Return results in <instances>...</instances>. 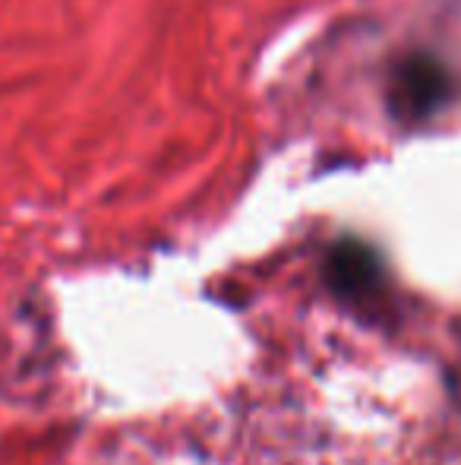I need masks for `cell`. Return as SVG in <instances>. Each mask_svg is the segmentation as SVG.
Segmentation results:
<instances>
[{
	"label": "cell",
	"mask_w": 461,
	"mask_h": 465,
	"mask_svg": "<svg viewBox=\"0 0 461 465\" xmlns=\"http://www.w3.org/2000/svg\"><path fill=\"white\" fill-rule=\"evenodd\" d=\"M325 282L338 298H370L383 288V260L370 244L344 238L325 257Z\"/></svg>",
	"instance_id": "obj_2"
},
{
	"label": "cell",
	"mask_w": 461,
	"mask_h": 465,
	"mask_svg": "<svg viewBox=\"0 0 461 465\" xmlns=\"http://www.w3.org/2000/svg\"><path fill=\"white\" fill-rule=\"evenodd\" d=\"M455 96L449 67L426 51H411L392 64L385 79V105L398 124H424L439 114Z\"/></svg>",
	"instance_id": "obj_1"
}]
</instances>
